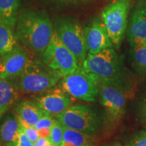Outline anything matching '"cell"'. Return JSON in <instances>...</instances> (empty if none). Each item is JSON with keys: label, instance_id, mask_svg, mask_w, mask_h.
Wrapping results in <instances>:
<instances>
[{"label": "cell", "instance_id": "obj_6", "mask_svg": "<svg viewBox=\"0 0 146 146\" xmlns=\"http://www.w3.org/2000/svg\"><path fill=\"white\" fill-rule=\"evenodd\" d=\"M129 0H116L102 12V23L115 48H119L127 28Z\"/></svg>", "mask_w": 146, "mask_h": 146}, {"label": "cell", "instance_id": "obj_14", "mask_svg": "<svg viewBox=\"0 0 146 146\" xmlns=\"http://www.w3.org/2000/svg\"><path fill=\"white\" fill-rule=\"evenodd\" d=\"M19 91L16 79L0 78V117H2L16 103Z\"/></svg>", "mask_w": 146, "mask_h": 146}, {"label": "cell", "instance_id": "obj_23", "mask_svg": "<svg viewBox=\"0 0 146 146\" xmlns=\"http://www.w3.org/2000/svg\"><path fill=\"white\" fill-rule=\"evenodd\" d=\"M18 119H19V118H18ZM19 120L20 123H21V128L23 132L27 135V136L28 137L29 139H30L33 143H35L36 140L39 138V133H38V131L36 130V128L35 127H33V126L28 125V124L22 121V120L20 119Z\"/></svg>", "mask_w": 146, "mask_h": 146}, {"label": "cell", "instance_id": "obj_11", "mask_svg": "<svg viewBox=\"0 0 146 146\" xmlns=\"http://www.w3.org/2000/svg\"><path fill=\"white\" fill-rule=\"evenodd\" d=\"M29 60L27 51L18 44L12 52L0 56V78H18Z\"/></svg>", "mask_w": 146, "mask_h": 146}, {"label": "cell", "instance_id": "obj_2", "mask_svg": "<svg viewBox=\"0 0 146 146\" xmlns=\"http://www.w3.org/2000/svg\"><path fill=\"white\" fill-rule=\"evenodd\" d=\"M81 63L85 70L96 75L100 81L111 83L125 91L127 77L123 61L113 48L96 54H87Z\"/></svg>", "mask_w": 146, "mask_h": 146}, {"label": "cell", "instance_id": "obj_33", "mask_svg": "<svg viewBox=\"0 0 146 146\" xmlns=\"http://www.w3.org/2000/svg\"><path fill=\"white\" fill-rule=\"evenodd\" d=\"M1 117H0V120H1ZM0 146H1V140H0Z\"/></svg>", "mask_w": 146, "mask_h": 146}, {"label": "cell", "instance_id": "obj_29", "mask_svg": "<svg viewBox=\"0 0 146 146\" xmlns=\"http://www.w3.org/2000/svg\"><path fill=\"white\" fill-rule=\"evenodd\" d=\"M53 1L61 3H76L80 2H85V1H88V0H53Z\"/></svg>", "mask_w": 146, "mask_h": 146}, {"label": "cell", "instance_id": "obj_8", "mask_svg": "<svg viewBox=\"0 0 146 146\" xmlns=\"http://www.w3.org/2000/svg\"><path fill=\"white\" fill-rule=\"evenodd\" d=\"M42 61L62 76L74 72L80 63L75 55L64 44L55 31L48 46L42 54Z\"/></svg>", "mask_w": 146, "mask_h": 146}, {"label": "cell", "instance_id": "obj_24", "mask_svg": "<svg viewBox=\"0 0 146 146\" xmlns=\"http://www.w3.org/2000/svg\"><path fill=\"white\" fill-rule=\"evenodd\" d=\"M12 146H34V143L29 139V138L21 128L18 131L17 136L14 139Z\"/></svg>", "mask_w": 146, "mask_h": 146}, {"label": "cell", "instance_id": "obj_16", "mask_svg": "<svg viewBox=\"0 0 146 146\" xmlns=\"http://www.w3.org/2000/svg\"><path fill=\"white\" fill-rule=\"evenodd\" d=\"M21 123L16 114H7L0 125V140L3 146H12L18 131Z\"/></svg>", "mask_w": 146, "mask_h": 146}, {"label": "cell", "instance_id": "obj_7", "mask_svg": "<svg viewBox=\"0 0 146 146\" xmlns=\"http://www.w3.org/2000/svg\"><path fill=\"white\" fill-rule=\"evenodd\" d=\"M54 31L62 42L83 62L87 55L84 37V29L78 21L70 17L54 19Z\"/></svg>", "mask_w": 146, "mask_h": 146}, {"label": "cell", "instance_id": "obj_25", "mask_svg": "<svg viewBox=\"0 0 146 146\" xmlns=\"http://www.w3.org/2000/svg\"><path fill=\"white\" fill-rule=\"evenodd\" d=\"M55 118L52 117V116H50V115L44 114L42 117L40 118L36 125H35V127L36 130H39V129H43V128H50L52 129L54 126Z\"/></svg>", "mask_w": 146, "mask_h": 146}, {"label": "cell", "instance_id": "obj_3", "mask_svg": "<svg viewBox=\"0 0 146 146\" xmlns=\"http://www.w3.org/2000/svg\"><path fill=\"white\" fill-rule=\"evenodd\" d=\"M62 77L60 73L50 68L43 61L30 58L17 82L22 92L39 94L56 87Z\"/></svg>", "mask_w": 146, "mask_h": 146}, {"label": "cell", "instance_id": "obj_21", "mask_svg": "<svg viewBox=\"0 0 146 146\" xmlns=\"http://www.w3.org/2000/svg\"><path fill=\"white\" fill-rule=\"evenodd\" d=\"M49 139L50 142L57 146H60L64 141V126L57 118H55Z\"/></svg>", "mask_w": 146, "mask_h": 146}, {"label": "cell", "instance_id": "obj_10", "mask_svg": "<svg viewBox=\"0 0 146 146\" xmlns=\"http://www.w3.org/2000/svg\"><path fill=\"white\" fill-rule=\"evenodd\" d=\"M72 97L60 87H53L33 97L34 101L45 114L57 118L60 114L71 106L73 103Z\"/></svg>", "mask_w": 146, "mask_h": 146}, {"label": "cell", "instance_id": "obj_34", "mask_svg": "<svg viewBox=\"0 0 146 146\" xmlns=\"http://www.w3.org/2000/svg\"><path fill=\"white\" fill-rule=\"evenodd\" d=\"M145 129H146V122L145 123Z\"/></svg>", "mask_w": 146, "mask_h": 146}, {"label": "cell", "instance_id": "obj_15", "mask_svg": "<svg viewBox=\"0 0 146 146\" xmlns=\"http://www.w3.org/2000/svg\"><path fill=\"white\" fill-rule=\"evenodd\" d=\"M15 114L22 121L33 127H35L45 113L34 101L25 100L16 104Z\"/></svg>", "mask_w": 146, "mask_h": 146}, {"label": "cell", "instance_id": "obj_1", "mask_svg": "<svg viewBox=\"0 0 146 146\" xmlns=\"http://www.w3.org/2000/svg\"><path fill=\"white\" fill-rule=\"evenodd\" d=\"M15 32L18 41L37 54H43L54 33L50 17L42 11L23 9L18 14Z\"/></svg>", "mask_w": 146, "mask_h": 146}, {"label": "cell", "instance_id": "obj_13", "mask_svg": "<svg viewBox=\"0 0 146 146\" xmlns=\"http://www.w3.org/2000/svg\"><path fill=\"white\" fill-rule=\"evenodd\" d=\"M127 36L131 47L140 46L146 39V2L140 3L133 12Z\"/></svg>", "mask_w": 146, "mask_h": 146}, {"label": "cell", "instance_id": "obj_17", "mask_svg": "<svg viewBox=\"0 0 146 146\" xmlns=\"http://www.w3.org/2000/svg\"><path fill=\"white\" fill-rule=\"evenodd\" d=\"M18 45L15 29L0 21V56L12 52Z\"/></svg>", "mask_w": 146, "mask_h": 146}, {"label": "cell", "instance_id": "obj_26", "mask_svg": "<svg viewBox=\"0 0 146 146\" xmlns=\"http://www.w3.org/2000/svg\"><path fill=\"white\" fill-rule=\"evenodd\" d=\"M139 117L142 123L146 122V98L142 102L139 111Z\"/></svg>", "mask_w": 146, "mask_h": 146}, {"label": "cell", "instance_id": "obj_20", "mask_svg": "<svg viewBox=\"0 0 146 146\" xmlns=\"http://www.w3.org/2000/svg\"><path fill=\"white\" fill-rule=\"evenodd\" d=\"M131 56L135 69L141 75L146 74V47L143 46L132 47Z\"/></svg>", "mask_w": 146, "mask_h": 146}, {"label": "cell", "instance_id": "obj_4", "mask_svg": "<svg viewBox=\"0 0 146 146\" xmlns=\"http://www.w3.org/2000/svg\"><path fill=\"white\" fill-rule=\"evenodd\" d=\"M100 84L99 78L85 70L80 62L74 72L61 78L59 87L73 98L95 102L99 98Z\"/></svg>", "mask_w": 146, "mask_h": 146}, {"label": "cell", "instance_id": "obj_27", "mask_svg": "<svg viewBox=\"0 0 146 146\" xmlns=\"http://www.w3.org/2000/svg\"><path fill=\"white\" fill-rule=\"evenodd\" d=\"M51 129H50V128H43V129L37 130L38 133H39V137H44L49 139L51 133Z\"/></svg>", "mask_w": 146, "mask_h": 146}, {"label": "cell", "instance_id": "obj_5", "mask_svg": "<svg viewBox=\"0 0 146 146\" xmlns=\"http://www.w3.org/2000/svg\"><path fill=\"white\" fill-rule=\"evenodd\" d=\"M64 127L97 135L103 125L102 116L90 106L74 105L68 108L57 117Z\"/></svg>", "mask_w": 146, "mask_h": 146}, {"label": "cell", "instance_id": "obj_32", "mask_svg": "<svg viewBox=\"0 0 146 146\" xmlns=\"http://www.w3.org/2000/svg\"><path fill=\"white\" fill-rule=\"evenodd\" d=\"M47 146H57V145H55V144H54V143H52V142H50V143H49V144H48V145H47Z\"/></svg>", "mask_w": 146, "mask_h": 146}, {"label": "cell", "instance_id": "obj_31", "mask_svg": "<svg viewBox=\"0 0 146 146\" xmlns=\"http://www.w3.org/2000/svg\"><path fill=\"white\" fill-rule=\"evenodd\" d=\"M140 46H143V47H146V39L144 40L143 41V43H142V44H141V45H140Z\"/></svg>", "mask_w": 146, "mask_h": 146}, {"label": "cell", "instance_id": "obj_18", "mask_svg": "<svg viewBox=\"0 0 146 146\" xmlns=\"http://www.w3.org/2000/svg\"><path fill=\"white\" fill-rule=\"evenodd\" d=\"M20 0H0V21L15 29Z\"/></svg>", "mask_w": 146, "mask_h": 146}, {"label": "cell", "instance_id": "obj_28", "mask_svg": "<svg viewBox=\"0 0 146 146\" xmlns=\"http://www.w3.org/2000/svg\"><path fill=\"white\" fill-rule=\"evenodd\" d=\"M50 143V141L48 138L39 137L35 143H34V146H47Z\"/></svg>", "mask_w": 146, "mask_h": 146}, {"label": "cell", "instance_id": "obj_9", "mask_svg": "<svg viewBox=\"0 0 146 146\" xmlns=\"http://www.w3.org/2000/svg\"><path fill=\"white\" fill-rule=\"evenodd\" d=\"M99 99L109 125L111 127L118 125L126 112L125 91L111 83L100 81Z\"/></svg>", "mask_w": 146, "mask_h": 146}, {"label": "cell", "instance_id": "obj_22", "mask_svg": "<svg viewBox=\"0 0 146 146\" xmlns=\"http://www.w3.org/2000/svg\"><path fill=\"white\" fill-rule=\"evenodd\" d=\"M125 146H146V129L133 135Z\"/></svg>", "mask_w": 146, "mask_h": 146}, {"label": "cell", "instance_id": "obj_12", "mask_svg": "<svg viewBox=\"0 0 146 146\" xmlns=\"http://www.w3.org/2000/svg\"><path fill=\"white\" fill-rule=\"evenodd\" d=\"M84 37L87 54H96L114 47L104 25L99 21H94L84 29Z\"/></svg>", "mask_w": 146, "mask_h": 146}, {"label": "cell", "instance_id": "obj_30", "mask_svg": "<svg viewBox=\"0 0 146 146\" xmlns=\"http://www.w3.org/2000/svg\"><path fill=\"white\" fill-rule=\"evenodd\" d=\"M101 146H123L121 145V143H119V142L114 141V142H111V143H106L103 144Z\"/></svg>", "mask_w": 146, "mask_h": 146}, {"label": "cell", "instance_id": "obj_19", "mask_svg": "<svg viewBox=\"0 0 146 146\" xmlns=\"http://www.w3.org/2000/svg\"><path fill=\"white\" fill-rule=\"evenodd\" d=\"M64 141L75 146H96V135H91L81 131L64 126Z\"/></svg>", "mask_w": 146, "mask_h": 146}]
</instances>
